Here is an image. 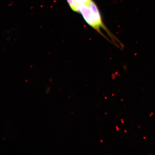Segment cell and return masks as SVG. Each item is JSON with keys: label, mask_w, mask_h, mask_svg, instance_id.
<instances>
[{"label": "cell", "mask_w": 155, "mask_h": 155, "mask_svg": "<svg viewBox=\"0 0 155 155\" xmlns=\"http://www.w3.org/2000/svg\"><path fill=\"white\" fill-rule=\"evenodd\" d=\"M91 1V0H75L79 7L83 5H88Z\"/></svg>", "instance_id": "4"}, {"label": "cell", "mask_w": 155, "mask_h": 155, "mask_svg": "<svg viewBox=\"0 0 155 155\" xmlns=\"http://www.w3.org/2000/svg\"><path fill=\"white\" fill-rule=\"evenodd\" d=\"M79 12L82 14L85 21L90 26L96 30L101 35L104 36L100 30V27L95 19L92 11L88 5H83L79 7Z\"/></svg>", "instance_id": "1"}, {"label": "cell", "mask_w": 155, "mask_h": 155, "mask_svg": "<svg viewBox=\"0 0 155 155\" xmlns=\"http://www.w3.org/2000/svg\"><path fill=\"white\" fill-rule=\"evenodd\" d=\"M68 3L71 9L76 12H79V6L75 0H67Z\"/></svg>", "instance_id": "3"}, {"label": "cell", "mask_w": 155, "mask_h": 155, "mask_svg": "<svg viewBox=\"0 0 155 155\" xmlns=\"http://www.w3.org/2000/svg\"><path fill=\"white\" fill-rule=\"evenodd\" d=\"M88 6L90 7L91 10L94 18L95 19L97 23H98L99 26H100V28L104 29V30L107 32V34L110 35V36L111 37V38H112V39H113L114 41H115V40H114L115 38L114 37L111 33H110L108 29L106 27L105 25H104L101 16L100 11H99L97 6L96 3H94V1L91 0L90 3L89 4Z\"/></svg>", "instance_id": "2"}]
</instances>
